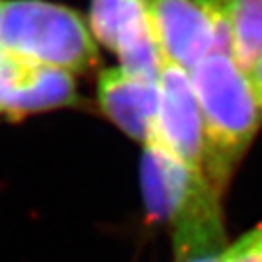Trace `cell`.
<instances>
[{
  "mask_svg": "<svg viewBox=\"0 0 262 262\" xmlns=\"http://www.w3.org/2000/svg\"><path fill=\"white\" fill-rule=\"evenodd\" d=\"M140 180L147 217L171 228L177 262L224 251L219 189L204 173L188 168L162 144L149 139L144 147Z\"/></svg>",
  "mask_w": 262,
  "mask_h": 262,
  "instance_id": "6da1fadb",
  "label": "cell"
},
{
  "mask_svg": "<svg viewBox=\"0 0 262 262\" xmlns=\"http://www.w3.org/2000/svg\"><path fill=\"white\" fill-rule=\"evenodd\" d=\"M189 77L204 122V175L219 189L262 124V110L250 77L228 55H208Z\"/></svg>",
  "mask_w": 262,
  "mask_h": 262,
  "instance_id": "7a4b0ae2",
  "label": "cell"
},
{
  "mask_svg": "<svg viewBox=\"0 0 262 262\" xmlns=\"http://www.w3.org/2000/svg\"><path fill=\"white\" fill-rule=\"evenodd\" d=\"M0 51L68 73L88 71L98 62L86 20L75 9L46 0L4 2Z\"/></svg>",
  "mask_w": 262,
  "mask_h": 262,
  "instance_id": "3957f363",
  "label": "cell"
},
{
  "mask_svg": "<svg viewBox=\"0 0 262 262\" xmlns=\"http://www.w3.org/2000/svg\"><path fill=\"white\" fill-rule=\"evenodd\" d=\"M90 26L93 37L119 55L127 75L159 82L166 57L142 0H91Z\"/></svg>",
  "mask_w": 262,
  "mask_h": 262,
  "instance_id": "277c9868",
  "label": "cell"
},
{
  "mask_svg": "<svg viewBox=\"0 0 262 262\" xmlns=\"http://www.w3.org/2000/svg\"><path fill=\"white\" fill-rule=\"evenodd\" d=\"M151 139L188 168L204 173V122L191 77L168 60L164 62L159 78V115Z\"/></svg>",
  "mask_w": 262,
  "mask_h": 262,
  "instance_id": "5b68a950",
  "label": "cell"
},
{
  "mask_svg": "<svg viewBox=\"0 0 262 262\" xmlns=\"http://www.w3.org/2000/svg\"><path fill=\"white\" fill-rule=\"evenodd\" d=\"M71 73L0 51V113L20 119L29 113L75 106Z\"/></svg>",
  "mask_w": 262,
  "mask_h": 262,
  "instance_id": "8992f818",
  "label": "cell"
},
{
  "mask_svg": "<svg viewBox=\"0 0 262 262\" xmlns=\"http://www.w3.org/2000/svg\"><path fill=\"white\" fill-rule=\"evenodd\" d=\"M168 62L191 73L213 53V26L199 0H142Z\"/></svg>",
  "mask_w": 262,
  "mask_h": 262,
  "instance_id": "52a82bcc",
  "label": "cell"
},
{
  "mask_svg": "<svg viewBox=\"0 0 262 262\" xmlns=\"http://www.w3.org/2000/svg\"><path fill=\"white\" fill-rule=\"evenodd\" d=\"M98 104L124 133L146 144L159 115V82L140 80L122 68L98 75Z\"/></svg>",
  "mask_w": 262,
  "mask_h": 262,
  "instance_id": "ba28073f",
  "label": "cell"
},
{
  "mask_svg": "<svg viewBox=\"0 0 262 262\" xmlns=\"http://www.w3.org/2000/svg\"><path fill=\"white\" fill-rule=\"evenodd\" d=\"M262 55V0H235L231 9V57L248 77Z\"/></svg>",
  "mask_w": 262,
  "mask_h": 262,
  "instance_id": "9c48e42d",
  "label": "cell"
},
{
  "mask_svg": "<svg viewBox=\"0 0 262 262\" xmlns=\"http://www.w3.org/2000/svg\"><path fill=\"white\" fill-rule=\"evenodd\" d=\"M219 262H262V231L253 229L219 255Z\"/></svg>",
  "mask_w": 262,
  "mask_h": 262,
  "instance_id": "30bf717a",
  "label": "cell"
},
{
  "mask_svg": "<svg viewBox=\"0 0 262 262\" xmlns=\"http://www.w3.org/2000/svg\"><path fill=\"white\" fill-rule=\"evenodd\" d=\"M186 262H219V255H213V257H202V258H193V260Z\"/></svg>",
  "mask_w": 262,
  "mask_h": 262,
  "instance_id": "8fae6325",
  "label": "cell"
},
{
  "mask_svg": "<svg viewBox=\"0 0 262 262\" xmlns=\"http://www.w3.org/2000/svg\"><path fill=\"white\" fill-rule=\"evenodd\" d=\"M2 8H4V0H0V15H2Z\"/></svg>",
  "mask_w": 262,
  "mask_h": 262,
  "instance_id": "7c38bea8",
  "label": "cell"
},
{
  "mask_svg": "<svg viewBox=\"0 0 262 262\" xmlns=\"http://www.w3.org/2000/svg\"><path fill=\"white\" fill-rule=\"evenodd\" d=\"M258 229H260V231H262V226H258Z\"/></svg>",
  "mask_w": 262,
  "mask_h": 262,
  "instance_id": "4fadbf2b",
  "label": "cell"
}]
</instances>
